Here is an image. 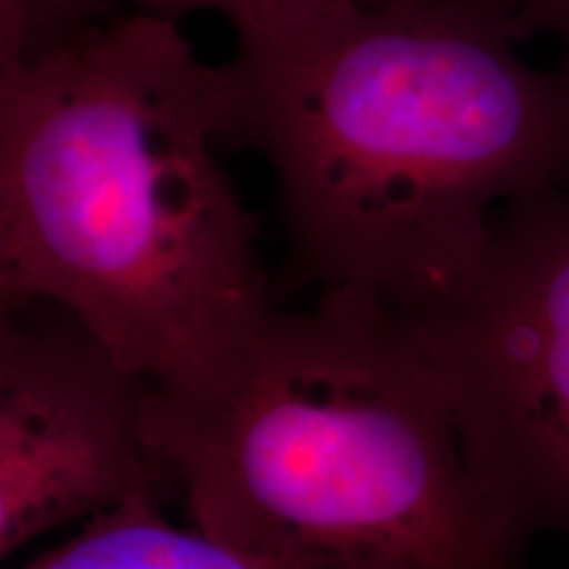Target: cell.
Wrapping results in <instances>:
<instances>
[{"instance_id": "obj_1", "label": "cell", "mask_w": 569, "mask_h": 569, "mask_svg": "<svg viewBox=\"0 0 569 569\" xmlns=\"http://www.w3.org/2000/svg\"><path fill=\"white\" fill-rule=\"evenodd\" d=\"M509 0H343L238 42L224 146L264 156L298 282L417 315L457 298L503 206L569 188V67Z\"/></svg>"}, {"instance_id": "obj_2", "label": "cell", "mask_w": 569, "mask_h": 569, "mask_svg": "<svg viewBox=\"0 0 569 569\" xmlns=\"http://www.w3.org/2000/svg\"><path fill=\"white\" fill-rule=\"evenodd\" d=\"M101 13L0 38V306L59 303L188 388L274 306L219 161L222 67L177 21Z\"/></svg>"}, {"instance_id": "obj_3", "label": "cell", "mask_w": 569, "mask_h": 569, "mask_svg": "<svg viewBox=\"0 0 569 569\" xmlns=\"http://www.w3.org/2000/svg\"><path fill=\"white\" fill-rule=\"evenodd\" d=\"M146 427L190 525L298 569H519L532 532L380 298L319 290L209 377L148 386Z\"/></svg>"}, {"instance_id": "obj_4", "label": "cell", "mask_w": 569, "mask_h": 569, "mask_svg": "<svg viewBox=\"0 0 569 569\" xmlns=\"http://www.w3.org/2000/svg\"><path fill=\"white\" fill-rule=\"evenodd\" d=\"M398 317L509 507L569 540V188L503 206L475 280Z\"/></svg>"}, {"instance_id": "obj_5", "label": "cell", "mask_w": 569, "mask_h": 569, "mask_svg": "<svg viewBox=\"0 0 569 569\" xmlns=\"http://www.w3.org/2000/svg\"><path fill=\"white\" fill-rule=\"evenodd\" d=\"M0 557L140 490L169 493L151 382L59 303L0 306Z\"/></svg>"}, {"instance_id": "obj_6", "label": "cell", "mask_w": 569, "mask_h": 569, "mask_svg": "<svg viewBox=\"0 0 569 569\" xmlns=\"http://www.w3.org/2000/svg\"><path fill=\"white\" fill-rule=\"evenodd\" d=\"M161 490H140L92 517L74 538L24 569H298L206 532L177 528L161 511Z\"/></svg>"}, {"instance_id": "obj_7", "label": "cell", "mask_w": 569, "mask_h": 569, "mask_svg": "<svg viewBox=\"0 0 569 569\" xmlns=\"http://www.w3.org/2000/svg\"><path fill=\"white\" fill-rule=\"evenodd\" d=\"M109 9L113 3L132 6V11L151 13L169 21H180L193 11L224 13L238 32V42L264 38L296 24L311 13L330 9L343 0H96Z\"/></svg>"}, {"instance_id": "obj_8", "label": "cell", "mask_w": 569, "mask_h": 569, "mask_svg": "<svg viewBox=\"0 0 569 569\" xmlns=\"http://www.w3.org/2000/svg\"><path fill=\"white\" fill-rule=\"evenodd\" d=\"M519 32L528 40L532 34H551L565 46L569 67V0H509Z\"/></svg>"}]
</instances>
